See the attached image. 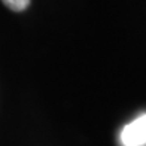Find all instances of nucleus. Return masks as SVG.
Here are the masks:
<instances>
[{"instance_id": "2", "label": "nucleus", "mask_w": 146, "mask_h": 146, "mask_svg": "<svg viewBox=\"0 0 146 146\" xmlns=\"http://www.w3.org/2000/svg\"><path fill=\"white\" fill-rule=\"evenodd\" d=\"M3 5L6 8H9L11 11L14 12H21V11H25L29 8V5L31 0H2Z\"/></svg>"}, {"instance_id": "1", "label": "nucleus", "mask_w": 146, "mask_h": 146, "mask_svg": "<svg viewBox=\"0 0 146 146\" xmlns=\"http://www.w3.org/2000/svg\"><path fill=\"white\" fill-rule=\"evenodd\" d=\"M122 146H145L146 145V113L136 118L122 128L119 134Z\"/></svg>"}]
</instances>
